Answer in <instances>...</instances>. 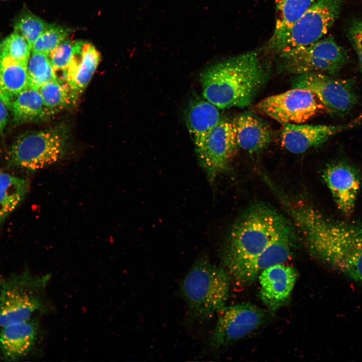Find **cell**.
<instances>
[{
	"label": "cell",
	"instance_id": "obj_1",
	"mask_svg": "<svg viewBox=\"0 0 362 362\" xmlns=\"http://www.w3.org/2000/svg\"><path fill=\"white\" fill-rule=\"evenodd\" d=\"M288 213L314 257L362 285V225L332 221L298 202L289 207Z\"/></svg>",
	"mask_w": 362,
	"mask_h": 362
},
{
	"label": "cell",
	"instance_id": "obj_2",
	"mask_svg": "<svg viewBox=\"0 0 362 362\" xmlns=\"http://www.w3.org/2000/svg\"><path fill=\"white\" fill-rule=\"evenodd\" d=\"M274 208L249 207L233 224L221 253L224 268L238 286L249 285V274L257 257L275 239L292 228Z\"/></svg>",
	"mask_w": 362,
	"mask_h": 362
},
{
	"label": "cell",
	"instance_id": "obj_3",
	"mask_svg": "<svg viewBox=\"0 0 362 362\" xmlns=\"http://www.w3.org/2000/svg\"><path fill=\"white\" fill-rule=\"evenodd\" d=\"M270 69L255 51L226 59L201 73L203 97L220 109L249 106L265 84Z\"/></svg>",
	"mask_w": 362,
	"mask_h": 362
},
{
	"label": "cell",
	"instance_id": "obj_4",
	"mask_svg": "<svg viewBox=\"0 0 362 362\" xmlns=\"http://www.w3.org/2000/svg\"><path fill=\"white\" fill-rule=\"evenodd\" d=\"M230 280L223 267L214 264L205 256L199 258L181 284L190 317L206 322L224 307L229 296Z\"/></svg>",
	"mask_w": 362,
	"mask_h": 362
},
{
	"label": "cell",
	"instance_id": "obj_5",
	"mask_svg": "<svg viewBox=\"0 0 362 362\" xmlns=\"http://www.w3.org/2000/svg\"><path fill=\"white\" fill-rule=\"evenodd\" d=\"M277 55L278 70L295 75L321 72L333 76L338 74L349 60L347 52L337 43L333 36L282 51Z\"/></svg>",
	"mask_w": 362,
	"mask_h": 362
},
{
	"label": "cell",
	"instance_id": "obj_6",
	"mask_svg": "<svg viewBox=\"0 0 362 362\" xmlns=\"http://www.w3.org/2000/svg\"><path fill=\"white\" fill-rule=\"evenodd\" d=\"M67 140L61 126L23 134L9 152L8 165L33 172L54 164L64 156Z\"/></svg>",
	"mask_w": 362,
	"mask_h": 362
},
{
	"label": "cell",
	"instance_id": "obj_7",
	"mask_svg": "<svg viewBox=\"0 0 362 362\" xmlns=\"http://www.w3.org/2000/svg\"><path fill=\"white\" fill-rule=\"evenodd\" d=\"M45 277L23 271L0 280V327L31 318L42 307Z\"/></svg>",
	"mask_w": 362,
	"mask_h": 362
},
{
	"label": "cell",
	"instance_id": "obj_8",
	"mask_svg": "<svg viewBox=\"0 0 362 362\" xmlns=\"http://www.w3.org/2000/svg\"><path fill=\"white\" fill-rule=\"evenodd\" d=\"M344 0H316L290 30L273 44L265 46L266 52L278 54L322 39L338 18Z\"/></svg>",
	"mask_w": 362,
	"mask_h": 362
},
{
	"label": "cell",
	"instance_id": "obj_9",
	"mask_svg": "<svg viewBox=\"0 0 362 362\" xmlns=\"http://www.w3.org/2000/svg\"><path fill=\"white\" fill-rule=\"evenodd\" d=\"M215 327L207 339L204 353H213L243 337L264 322V311L250 303L224 306L218 312Z\"/></svg>",
	"mask_w": 362,
	"mask_h": 362
},
{
	"label": "cell",
	"instance_id": "obj_10",
	"mask_svg": "<svg viewBox=\"0 0 362 362\" xmlns=\"http://www.w3.org/2000/svg\"><path fill=\"white\" fill-rule=\"evenodd\" d=\"M194 143L200 165L213 184L227 169L238 146L233 122L222 119Z\"/></svg>",
	"mask_w": 362,
	"mask_h": 362
},
{
	"label": "cell",
	"instance_id": "obj_11",
	"mask_svg": "<svg viewBox=\"0 0 362 362\" xmlns=\"http://www.w3.org/2000/svg\"><path fill=\"white\" fill-rule=\"evenodd\" d=\"M324 107L312 92L293 87L264 98L254 106L252 110L285 125L302 124L316 115Z\"/></svg>",
	"mask_w": 362,
	"mask_h": 362
},
{
	"label": "cell",
	"instance_id": "obj_12",
	"mask_svg": "<svg viewBox=\"0 0 362 362\" xmlns=\"http://www.w3.org/2000/svg\"><path fill=\"white\" fill-rule=\"evenodd\" d=\"M295 76L292 80L293 87L310 90L324 108L334 115L345 116L358 102L353 80L338 79L321 72Z\"/></svg>",
	"mask_w": 362,
	"mask_h": 362
},
{
	"label": "cell",
	"instance_id": "obj_13",
	"mask_svg": "<svg viewBox=\"0 0 362 362\" xmlns=\"http://www.w3.org/2000/svg\"><path fill=\"white\" fill-rule=\"evenodd\" d=\"M358 121L340 125L287 124L281 132V144L290 152L302 153L323 144L335 134L352 127Z\"/></svg>",
	"mask_w": 362,
	"mask_h": 362
},
{
	"label": "cell",
	"instance_id": "obj_14",
	"mask_svg": "<svg viewBox=\"0 0 362 362\" xmlns=\"http://www.w3.org/2000/svg\"><path fill=\"white\" fill-rule=\"evenodd\" d=\"M296 270L291 266L276 264L258 275L260 297L270 309L279 308L290 297L297 279Z\"/></svg>",
	"mask_w": 362,
	"mask_h": 362
},
{
	"label": "cell",
	"instance_id": "obj_15",
	"mask_svg": "<svg viewBox=\"0 0 362 362\" xmlns=\"http://www.w3.org/2000/svg\"><path fill=\"white\" fill-rule=\"evenodd\" d=\"M323 176L338 209L346 215L350 214L360 187L355 170L346 163L338 162L329 166Z\"/></svg>",
	"mask_w": 362,
	"mask_h": 362
},
{
	"label": "cell",
	"instance_id": "obj_16",
	"mask_svg": "<svg viewBox=\"0 0 362 362\" xmlns=\"http://www.w3.org/2000/svg\"><path fill=\"white\" fill-rule=\"evenodd\" d=\"M38 326L32 319L14 323L2 327L0 353L8 360H16L28 354L36 340Z\"/></svg>",
	"mask_w": 362,
	"mask_h": 362
},
{
	"label": "cell",
	"instance_id": "obj_17",
	"mask_svg": "<svg viewBox=\"0 0 362 362\" xmlns=\"http://www.w3.org/2000/svg\"><path fill=\"white\" fill-rule=\"evenodd\" d=\"M233 122L237 145L245 151L249 153L259 151L270 142V130L253 114L245 112Z\"/></svg>",
	"mask_w": 362,
	"mask_h": 362
},
{
	"label": "cell",
	"instance_id": "obj_18",
	"mask_svg": "<svg viewBox=\"0 0 362 362\" xmlns=\"http://www.w3.org/2000/svg\"><path fill=\"white\" fill-rule=\"evenodd\" d=\"M101 60V54L91 43L84 41L81 50L76 54L67 68L63 81L79 94L90 81Z\"/></svg>",
	"mask_w": 362,
	"mask_h": 362
},
{
	"label": "cell",
	"instance_id": "obj_19",
	"mask_svg": "<svg viewBox=\"0 0 362 362\" xmlns=\"http://www.w3.org/2000/svg\"><path fill=\"white\" fill-rule=\"evenodd\" d=\"M219 110L204 97H196L191 100L186 110V123L193 141L222 120Z\"/></svg>",
	"mask_w": 362,
	"mask_h": 362
},
{
	"label": "cell",
	"instance_id": "obj_20",
	"mask_svg": "<svg viewBox=\"0 0 362 362\" xmlns=\"http://www.w3.org/2000/svg\"><path fill=\"white\" fill-rule=\"evenodd\" d=\"M293 227L286 231L272 242L257 257L249 274V284L263 270L275 265L283 264L291 256L295 242Z\"/></svg>",
	"mask_w": 362,
	"mask_h": 362
},
{
	"label": "cell",
	"instance_id": "obj_21",
	"mask_svg": "<svg viewBox=\"0 0 362 362\" xmlns=\"http://www.w3.org/2000/svg\"><path fill=\"white\" fill-rule=\"evenodd\" d=\"M11 110L17 124L43 120L54 114L44 104L38 88L30 85L13 99Z\"/></svg>",
	"mask_w": 362,
	"mask_h": 362
},
{
	"label": "cell",
	"instance_id": "obj_22",
	"mask_svg": "<svg viewBox=\"0 0 362 362\" xmlns=\"http://www.w3.org/2000/svg\"><path fill=\"white\" fill-rule=\"evenodd\" d=\"M0 82L12 101L29 86L27 66L13 59L0 42Z\"/></svg>",
	"mask_w": 362,
	"mask_h": 362
},
{
	"label": "cell",
	"instance_id": "obj_23",
	"mask_svg": "<svg viewBox=\"0 0 362 362\" xmlns=\"http://www.w3.org/2000/svg\"><path fill=\"white\" fill-rule=\"evenodd\" d=\"M29 189L28 180L0 171V226L22 203Z\"/></svg>",
	"mask_w": 362,
	"mask_h": 362
},
{
	"label": "cell",
	"instance_id": "obj_24",
	"mask_svg": "<svg viewBox=\"0 0 362 362\" xmlns=\"http://www.w3.org/2000/svg\"><path fill=\"white\" fill-rule=\"evenodd\" d=\"M316 0H275L276 23L273 33L266 46L283 37Z\"/></svg>",
	"mask_w": 362,
	"mask_h": 362
},
{
	"label": "cell",
	"instance_id": "obj_25",
	"mask_svg": "<svg viewBox=\"0 0 362 362\" xmlns=\"http://www.w3.org/2000/svg\"><path fill=\"white\" fill-rule=\"evenodd\" d=\"M45 105L53 114L74 104L80 94L66 81L56 79L38 88Z\"/></svg>",
	"mask_w": 362,
	"mask_h": 362
},
{
	"label": "cell",
	"instance_id": "obj_26",
	"mask_svg": "<svg viewBox=\"0 0 362 362\" xmlns=\"http://www.w3.org/2000/svg\"><path fill=\"white\" fill-rule=\"evenodd\" d=\"M84 42L67 38L48 54L57 79L63 81L67 68L82 48Z\"/></svg>",
	"mask_w": 362,
	"mask_h": 362
},
{
	"label": "cell",
	"instance_id": "obj_27",
	"mask_svg": "<svg viewBox=\"0 0 362 362\" xmlns=\"http://www.w3.org/2000/svg\"><path fill=\"white\" fill-rule=\"evenodd\" d=\"M27 71L29 85L39 88L50 81L57 79L48 54L31 52Z\"/></svg>",
	"mask_w": 362,
	"mask_h": 362
},
{
	"label": "cell",
	"instance_id": "obj_28",
	"mask_svg": "<svg viewBox=\"0 0 362 362\" xmlns=\"http://www.w3.org/2000/svg\"><path fill=\"white\" fill-rule=\"evenodd\" d=\"M51 25L32 12L25 11L15 20L14 30L24 37L32 50L35 41Z\"/></svg>",
	"mask_w": 362,
	"mask_h": 362
},
{
	"label": "cell",
	"instance_id": "obj_29",
	"mask_svg": "<svg viewBox=\"0 0 362 362\" xmlns=\"http://www.w3.org/2000/svg\"><path fill=\"white\" fill-rule=\"evenodd\" d=\"M71 32L68 28L51 24L34 43L32 52L49 54L68 38Z\"/></svg>",
	"mask_w": 362,
	"mask_h": 362
},
{
	"label": "cell",
	"instance_id": "obj_30",
	"mask_svg": "<svg viewBox=\"0 0 362 362\" xmlns=\"http://www.w3.org/2000/svg\"><path fill=\"white\" fill-rule=\"evenodd\" d=\"M2 41L8 54L13 59L27 66L32 50L21 34L14 30Z\"/></svg>",
	"mask_w": 362,
	"mask_h": 362
},
{
	"label": "cell",
	"instance_id": "obj_31",
	"mask_svg": "<svg viewBox=\"0 0 362 362\" xmlns=\"http://www.w3.org/2000/svg\"><path fill=\"white\" fill-rule=\"evenodd\" d=\"M347 36L362 69V20L355 19L350 23L347 29Z\"/></svg>",
	"mask_w": 362,
	"mask_h": 362
},
{
	"label": "cell",
	"instance_id": "obj_32",
	"mask_svg": "<svg viewBox=\"0 0 362 362\" xmlns=\"http://www.w3.org/2000/svg\"><path fill=\"white\" fill-rule=\"evenodd\" d=\"M8 108L4 103L0 100V137L3 134L8 122Z\"/></svg>",
	"mask_w": 362,
	"mask_h": 362
},
{
	"label": "cell",
	"instance_id": "obj_33",
	"mask_svg": "<svg viewBox=\"0 0 362 362\" xmlns=\"http://www.w3.org/2000/svg\"><path fill=\"white\" fill-rule=\"evenodd\" d=\"M0 100L4 103L7 107L11 109L12 105V100L5 90L0 82Z\"/></svg>",
	"mask_w": 362,
	"mask_h": 362
}]
</instances>
